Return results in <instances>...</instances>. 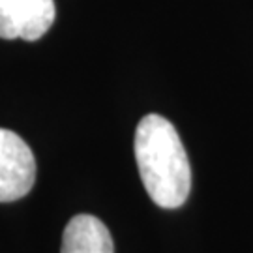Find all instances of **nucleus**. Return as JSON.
Listing matches in <instances>:
<instances>
[{
  "label": "nucleus",
  "mask_w": 253,
  "mask_h": 253,
  "mask_svg": "<svg viewBox=\"0 0 253 253\" xmlns=\"http://www.w3.org/2000/svg\"><path fill=\"white\" fill-rule=\"evenodd\" d=\"M133 146L148 197L160 208H180L191 190V167L174 126L160 115H146Z\"/></svg>",
  "instance_id": "obj_1"
},
{
  "label": "nucleus",
  "mask_w": 253,
  "mask_h": 253,
  "mask_svg": "<svg viewBox=\"0 0 253 253\" xmlns=\"http://www.w3.org/2000/svg\"><path fill=\"white\" fill-rule=\"evenodd\" d=\"M36 182V160L30 146L0 127V203L23 199Z\"/></svg>",
  "instance_id": "obj_2"
},
{
  "label": "nucleus",
  "mask_w": 253,
  "mask_h": 253,
  "mask_svg": "<svg viewBox=\"0 0 253 253\" xmlns=\"http://www.w3.org/2000/svg\"><path fill=\"white\" fill-rule=\"evenodd\" d=\"M54 0H0V38L36 42L53 27Z\"/></svg>",
  "instance_id": "obj_3"
},
{
  "label": "nucleus",
  "mask_w": 253,
  "mask_h": 253,
  "mask_svg": "<svg viewBox=\"0 0 253 253\" xmlns=\"http://www.w3.org/2000/svg\"><path fill=\"white\" fill-rule=\"evenodd\" d=\"M60 253H115V246L101 219L90 214H79L73 216L64 229Z\"/></svg>",
  "instance_id": "obj_4"
}]
</instances>
